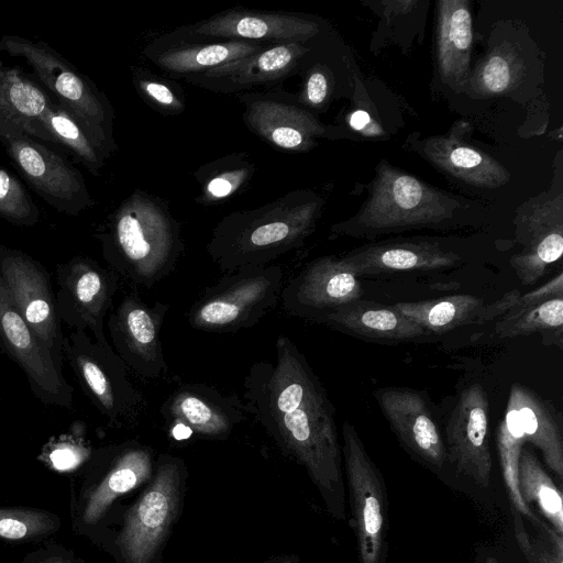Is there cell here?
Returning <instances> with one entry per match:
<instances>
[{"label": "cell", "mask_w": 563, "mask_h": 563, "mask_svg": "<svg viewBox=\"0 0 563 563\" xmlns=\"http://www.w3.org/2000/svg\"><path fill=\"white\" fill-rule=\"evenodd\" d=\"M563 296V273L560 272L554 278L550 279L544 285L532 289L527 294H521L519 299L518 309L529 308L540 305L552 298ZM514 311V310H512Z\"/></svg>", "instance_id": "7bdbcfd3"}, {"label": "cell", "mask_w": 563, "mask_h": 563, "mask_svg": "<svg viewBox=\"0 0 563 563\" xmlns=\"http://www.w3.org/2000/svg\"><path fill=\"white\" fill-rule=\"evenodd\" d=\"M243 119L247 128L276 148L307 152L327 133L312 113L269 95L244 96Z\"/></svg>", "instance_id": "ffe728a7"}, {"label": "cell", "mask_w": 563, "mask_h": 563, "mask_svg": "<svg viewBox=\"0 0 563 563\" xmlns=\"http://www.w3.org/2000/svg\"><path fill=\"white\" fill-rule=\"evenodd\" d=\"M0 218L23 227L40 220V210L25 186L5 168L0 167Z\"/></svg>", "instance_id": "74e56055"}, {"label": "cell", "mask_w": 563, "mask_h": 563, "mask_svg": "<svg viewBox=\"0 0 563 563\" xmlns=\"http://www.w3.org/2000/svg\"><path fill=\"white\" fill-rule=\"evenodd\" d=\"M275 350V362H256L245 376L244 409L285 455L306 468L331 516L346 520L335 408L288 336L279 334Z\"/></svg>", "instance_id": "6da1fadb"}, {"label": "cell", "mask_w": 563, "mask_h": 563, "mask_svg": "<svg viewBox=\"0 0 563 563\" xmlns=\"http://www.w3.org/2000/svg\"><path fill=\"white\" fill-rule=\"evenodd\" d=\"M0 277L23 320L62 371L64 334L47 272L29 255L0 244Z\"/></svg>", "instance_id": "8fae6325"}, {"label": "cell", "mask_w": 563, "mask_h": 563, "mask_svg": "<svg viewBox=\"0 0 563 563\" xmlns=\"http://www.w3.org/2000/svg\"><path fill=\"white\" fill-rule=\"evenodd\" d=\"M55 103L49 93L19 68L0 60V129L13 128L45 144L54 142L42 119Z\"/></svg>", "instance_id": "484cf974"}, {"label": "cell", "mask_w": 563, "mask_h": 563, "mask_svg": "<svg viewBox=\"0 0 563 563\" xmlns=\"http://www.w3.org/2000/svg\"><path fill=\"white\" fill-rule=\"evenodd\" d=\"M512 516L515 538L527 563H563V536L539 515L529 521L537 530V534L531 536L522 516L516 510Z\"/></svg>", "instance_id": "e575fe53"}, {"label": "cell", "mask_w": 563, "mask_h": 563, "mask_svg": "<svg viewBox=\"0 0 563 563\" xmlns=\"http://www.w3.org/2000/svg\"><path fill=\"white\" fill-rule=\"evenodd\" d=\"M501 422L523 444L534 445L547 466L562 481V422L556 410L547 400L529 387L512 384Z\"/></svg>", "instance_id": "44dd1931"}, {"label": "cell", "mask_w": 563, "mask_h": 563, "mask_svg": "<svg viewBox=\"0 0 563 563\" xmlns=\"http://www.w3.org/2000/svg\"><path fill=\"white\" fill-rule=\"evenodd\" d=\"M89 454V451L76 443H58L48 454L52 466L57 471H69L77 467Z\"/></svg>", "instance_id": "b9f144b4"}, {"label": "cell", "mask_w": 563, "mask_h": 563, "mask_svg": "<svg viewBox=\"0 0 563 563\" xmlns=\"http://www.w3.org/2000/svg\"><path fill=\"white\" fill-rule=\"evenodd\" d=\"M485 305L476 296L461 294L432 300L397 302L393 307L430 334L465 324H478Z\"/></svg>", "instance_id": "4dcf8cb0"}, {"label": "cell", "mask_w": 563, "mask_h": 563, "mask_svg": "<svg viewBox=\"0 0 563 563\" xmlns=\"http://www.w3.org/2000/svg\"><path fill=\"white\" fill-rule=\"evenodd\" d=\"M349 124L354 131L362 132L365 135L374 136L383 133L379 125L371 118L365 110L353 111L349 118Z\"/></svg>", "instance_id": "ee69618b"}, {"label": "cell", "mask_w": 563, "mask_h": 563, "mask_svg": "<svg viewBox=\"0 0 563 563\" xmlns=\"http://www.w3.org/2000/svg\"><path fill=\"white\" fill-rule=\"evenodd\" d=\"M562 197L531 208L517 222V241L522 245L509 263L525 286L540 280L563 253Z\"/></svg>", "instance_id": "d6986e66"}, {"label": "cell", "mask_w": 563, "mask_h": 563, "mask_svg": "<svg viewBox=\"0 0 563 563\" xmlns=\"http://www.w3.org/2000/svg\"><path fill=\"white\" fill-rule=\"evenodd\" d=\"M518 488L525 504L529 508L534 505L541 518L563 536L562 493L534 453L525 446L518 465Z\"/></svg>", "instance_id": "1f68e13d"}, {"label": "cell", "mask_w": 563, "mask_h": 563, "mask_svg": "<svg viewBox=\"0 0 563 563\" xmlns=\"http://www.w3.org/2000/svg\"><path fill=\"white\" fill-rule=\"evenodd\" d=\"M0 143L19 173L51 207L78 217L95 205L82 174L47 144L13 129H0Z\"/></svg>", "instance_id": "30bf717a"}, {"label": "cell", "mask_w": 563, "mask_h": 563, "mask_svg": "<svg viewBox=\"0 0 563 563\" xmlns=\"http://www.w3.org/2000/svg\"><path fill=\"white\" fill-rule=\"evenodd\" d=\"M314 322L324 323L363 340L382 343L418 341L429 335L393 305L385 306L363 299L329 311L318 317Z\"/></svg>", "instance_id": "d4e9b609"}, {"label": "cell", "mask_w": 563, "mask_h": 563, "mask_svg": "<svg viewBox=\"0 0 563 563\" xmlns=\"http://www.w3.org/2000/svg\"><path fill=\"white\" fill-rule=\"evenodd\" d=\"M42 123L54 145L68 150L92 175L100 174L109 156L91 142L65 109L54 103L44 113Z\"/></svg>", "instance_id": "d6a6232c"}, {"label": "cell", "mask_w": 563, "mask_h": 563, "mask_svg": "<svg viewBox=\"0 0 563 563\" xmlns=\"http://www.w3.org/2000/svg\"><path fill=\"white\" fill-rule=\"evenodd\" d=\"M0 52L23 58L32 68L35 81L65 109L106 155L115 150L113 109L92 80L47 43L20 35H3Z\"/></svg>", "instance_id": "5b68a950"}, {"label": "cell", "mask_w": 563, "mask_h": 563, "mask_svg": "<svg viewBox=\"0 0 563 563\" xmlns=\"http://www.w3.org/2000/svg\"><path fill=\"white\" fill-rule=\"evenodd\" d=\"M517 76L515 63L504 54H490L472 77L473 88L482 96H493L508 90Z\"/></svg>", "instance_id": "f35d334b"}, {"label": "cell", "mask_w": 563, "mask_h": 563, "mask_svg": "<svg viewBox=\"0 0 563 563\" xmlns=\"http://www.w3.org/2000/svg\"><path fill=\"white\" fill-rule=\"evenodd\" d=\"M284 272L277 265L241 268L205 289L188 311V323L213 333L256 324L280 298Z\"/></svg>", "instance_id": "52a82bcc"}, {"label": "cell", "mask_w": 563, "mask_h": 563, "mask_svg": "<svg viewBox=\"0 0 563 563\" xmlns=\"http://www.w3.org/2000/svg\"><path fill=\"white\" fill-rule=\"evenodd\" d=\"M161 413L177 439L195 434L202 439L224 440L245 418L243 401L236 395H224L199 383L184 384L174 390L163 404Z\"/></svg>", "instance_id": "2e32d148"}, {"label": "cell", "mask_w": 563, "mask_h": 563, "mask_svg": "<svg viewBox=\"0 0 563 563\" xmlns=\"http://www.w3.org/2000/svg\"><path fill=\"white\" fill-rule=\"evenodd\" d=\"M438 5V64L442 79L460 90L467 80L473 44L472 15L465 0Z\"/></svg>", "instance_id": "83f0119b"}, {"label": "cell", "mask_w": 563, "mask_h": 563, "mask_svg": "<svg viewBox=\"0 0 563 563\" xmlns=\"http://www.w3.org/2000/svg\"><path fill=\"white\" fill-rule=\"evenodd\" d=\"M461 201L383 161L368 198L352 219L332 227L336 234L374 238L456 220Z\"/></svg>", "instance_id": "277c9868"}, {"label": "cell", "mask_w": 563, "mask_h": 563, "mask_svg": "<svg viewBox=\"0 0 563 563\" xmlns=\"http://www.w3.org/2000/svg\"><path fill=\"white\" fill-rule=\"evenodd\" d=\"M321 207L320 197L299 190L260 208L230 213L214 228L207 252L225 274L269 265L312 233Z\"/></svg>", "instance_id": "7a4b0ae2"}, {"label": "cell", "mask_w": 563, "mask_h": 563, "mask_svg": "<svg viewBox=\"0 0 563 563\" xmlns=\"http://www.w3.org/2000/svg\"><path fill=\"white\" fill-rule=\"evenodd\" d=\"M37 563H65V562L59 559H56V558H49L47 560H44V561L37 562Z\"/></svg>", "instance_id": "bcb514c9"}, {"label": "cell", "mask_w": 563, "mask_h": 563, "mask_svg": "<svg viewBox=\"0 0 563 563\" xmlns=\"http://www.w3.org/2000/svg\"><path fill=\"white\" fill-rule=\"evenodd\" d=\"M358 277L342 257L322 256L307 264L282 289L286 313L314 321L339 307L362 299Z\"/></svg>", "instance_id": "e0dca14e"}, {"label": "cell", "mask_w": 563, "mask_h": 563, "mask_svg": "<svg viewBox=\"0 0 563 563\" xmlns=\"http://www.w3.org/2000/svg\"><path fill=\"white\" fill-rule=\"evenodd\" d=\"M186 477L184 462L161 455L154 476L125 515L118 543L128 563H152L176 520Z\"/></svg>", "instance_id": "9c48e42d"}, {"label": "cell", "mask_w": 563, "mask_h": 563, "mask_svg": "<svg viewBox=\"0 0 563 563\" xmlns=\"http://www.w3.org/2000/svg\"><path fill=\"white\" fill-rule=\"evenodd\" d=\"M56 310L70 330L92 334L101 344L109 341L103 322L113 303L119 276L87 256H76L56 268Z\"/></svg>", "instance_id": "7c38bea8"}, {"label": "cell", "mask_w": 563, "mask_h": 563, "mask_svg": "<svg viewBox=\"0 0 563 563\" xmlns=\"http://www.w3.org/2000/svg\"><path fill=\"white\" fill-rule=\"evenodd\" d=\"M308 51L299 42L275 43L249 56L188 76V79L223 92L246 89L289 76Z\"/></svg>", "instance_id": "7402d4cb"}, {"label": "cell", "mask_w": 563, "mask_h": 563, "mask_svg": "<svg viewBox=\"0 0 563 563\" xmlns=\"http://www.w3.org/2000/svg\"><path fill=\"white\" fill-rule=\"evenodd\" d=\"M63 351L84 394L111 426L133 428L142 421L147 401L110 343H98L86 331L71 330L64 335Z\"/></svg>", "instance_id": "8992f818"}, {"label": "cell", "mask_w": 563, "mask_h": 563, "mask_svg": "<svg viewBox=\"0 0 563 563\" xmlns=\"http://www.w3.org/2000/svg\"><path fill=\"white\" fill-rule=\"evenodd\" d=\"M0 345L23 369L31 390L43 402L66 409L73 405V387L49 352L38 342L12 302L0 277Z\"/></svg>", "instance_id": "9a60e30c"}, {"label": "cell", "mask_w": 563, "mask_h": 563, "mask_svg": "<svg viewBox=\"0 0 563 563\" xmlns=\"http://www.w3.org/2000/svg\"><path fill=\"white\" fill-rule=\"evenodd\" d=\"M312 20L287 13L230 10L191 25L192 34L265 43L299 42L319 33Z\"/></svg>", "instance_id": "603a6c76"}, {"label": "cell", "mask_w": 563, "mask_h": 563, "mask_svg": "<svg viewBox=\"0 0 563 563\" xmlns=\"http://www.w3.org/2000/svg\"><path fill=\"white\" fill-rule=\"evenodd\" d=\"M330 95V79L321 67H313L307 75L298 100L310 108H321Z\"/></svg>", "instance_id": "60d3db41"}, {"label": "cell", "mask_w": 563, "mask_h": 563, "mask_svg": "<svg viewBox=\"0 0 563 563\" xmlns=\"http://www.w3.org/2000/svg\"><path fill=\"white\" fill-rule=\"evenodd\" d=\"M134 82L140 93L163 111L180 112L183 110V99L178 92L164 80L136 73Z\"/></svg>", "instance_id": "ab89813d"}, {"label": "cell", "mask_w": 563, "mask_h": 563, "mask_svg": "<svg viewBox=\"0 0 563 563\" xmlns=\"http://www.w3.org/2000/svg\"><path fill=\"white\" fill-rule=\"evenodd\" d=\"M58 527V518L47 511L32 508H0V539H35L56 531Z\"/></svg>", "instance_id": "8d00e7d4"}, {"label": "cell", "mask_w": 563, "mask_h": 563, "mask_svg": "<svg viewBox=\"0 0 563 563\" xmlns=\"http://www.w3.org/2000/svg\"><path fill=\"white\" fill-rule=\"evenodd\" d=\"M110 269L152 288L175 268L184 250L179 223L157 198L135 190L97 234Z\"/></svg>", "instance_id": "3957f363"}, {"label": "cell", "mask_w": 563, "mask_h": 563, "mask_svg": "<svg viewBox=\"0 0 563 563\" xmlns=\"http://www.w3.org/2000/svg\"><path fill=\"white\" fill-rule=\"evenodd\" d=\"M357 277L409 271H438L456 265L461 257L423 241H384L352 250L342 256Z\"/></svg>", "instance_id": "cb8c5ba5"}, {"label": "cell", "mask_w": 563, "mask_h": 563, "mask_svg": "<svg viewBox=\"0 0 563 563\" xmlns=\"http://www.w3.org/2000/svg\"><path fill=\"white\" fill-rule=\"evenodd\" d=\"M563 298L556 297L540 305L514 310L503 316L495 324L499 339H512L534 332H558L562 334Z\"/></svg>", "instance_id": "836d02e7"}, {"label": "cell", "mask_w": 563, "mask_h": 563, "mask_svg": "<svg viewBox=\"0 0 563 563\" xmlns=\"http://www.w3.org/2000/svg\"><path fill=\"white\" fill-rule=\"evenodd\" d=\"M153 470V453L148 446L135 442L123 444L110 470L89 496L84 521L96 523L114 499L150 479Z\"/></svg>", "instance_id": "f1b7e54d"}, {"label": "cell", "mask_w": 563, "mask_h": 563, "mask_svg": "<svg viewBox=\"0 0 563 563\" xmlns=\"http://www.w3.org/2000/svg\"><path fill=\"white\" fill-rule=\"evenodd\" d=\"M422 151L434 165L466 184L496 188L509 180V173L501 164L462 141L456 131L427 139Z\"/></svg>", "instance_id": "4316f807"}, {"label": "cell", "mask_w": 563, "mask_h": 563, "mask_svg": "<svg viewBox=\"0 0 563 563\" xmlns=\"http://www.w3.org/2000/svg\"><path fill=\"white\" fill-rule=\"evenodd\" d=\"M300 559L296 554L275 556L264 563H299Z\"/></svg>", "instance_id": "f6af8a7d"}, {"label": "cell", "mask_w": 563, "mask_h": 563, "mask_svg": "<svg viewBox=\"0 0 563 563\" xmlns=\"http://www.w3.org/2000/svg\"><path fill=\"white\" fill-rule=\"evenodd\" d=\"M374 397L404 448L430 467L448 462L443 434L421 393L408 387H384Z\"/></svg>", "instance_id": "ac0fdd59"}, {"label": "cell", "mask_w": 563, "mask_h": 563, "mask_svg": "<svg viewBox=\"0 0 563 563\" xmlns=\"http://www.w3.org/2000/svg\"><path fill=\"white\" fill-rule=\"evenodd\" d=\"M265 46V43L229 40L175 45L152 54L150 57L153 63L168 73L191 76L254 54Z\"/></svg>", "instance_id": "f546056e"}, {"label": "cell", "mask_w": 563, "mask_h": 563, "mask_svg": "<svg viewBox=\"0 0 563 563\" xmlns=\"http://www.w3.org/2000/svg\"><path fill=\"white\" fill-rule=\"evenodd\" d=\"M208 170L201 183L198 201L216 205L238 192L252 177L254 167L242 157H232L212 163Z\"/></svg>", "instance_id": "d590c367"}, {"label": "cell", "mask_w": 563, "mask_h": 563, "mask_svg": "<svg viewBox=\"0 0 563 563\" xmlns=\"http://www.w3.org/2000/svg\"><path fill=\"white\" fill-rule=\"evenodd\" d=\"M488 397L478 383L466 386L444 427L448 462L455 472L483 488L490 483L493 459L488 443Z\"/></svg>", "instance_id": "5bb4252c"}, {"label": "cell", "mask_w": 563, "mask_h": 563, "mask_svg": "<svg viewBox=\"0 0 563 563\" xmlns=\"http://www.w3.org/2000/svg\"><path fill=\"white\" fill-rule=\"evenodd\" d=\"M168 309V303H148L130 292L108 318L112 349L129 368L144 378H161L168 372L161 341Z\"/></svg>", "instance_id": "4fadbf2b"}, {"label": "cell", "mask_w": 563, "mask_h": 563, "mask_svg": "<svg viewBox=\"0 0 563 563\" xmlns=\"http://www.w3.org/2000/svg\"><path fill=\"white\" fill-rule=\"evenodd\" d=\"M342 461L345 472L350 527L356 538L360 563H387L388 496L384 477L368 455L353 424L342 427Z\"/></svg>", "instance_id": "ba28073f"}]
</instances>
